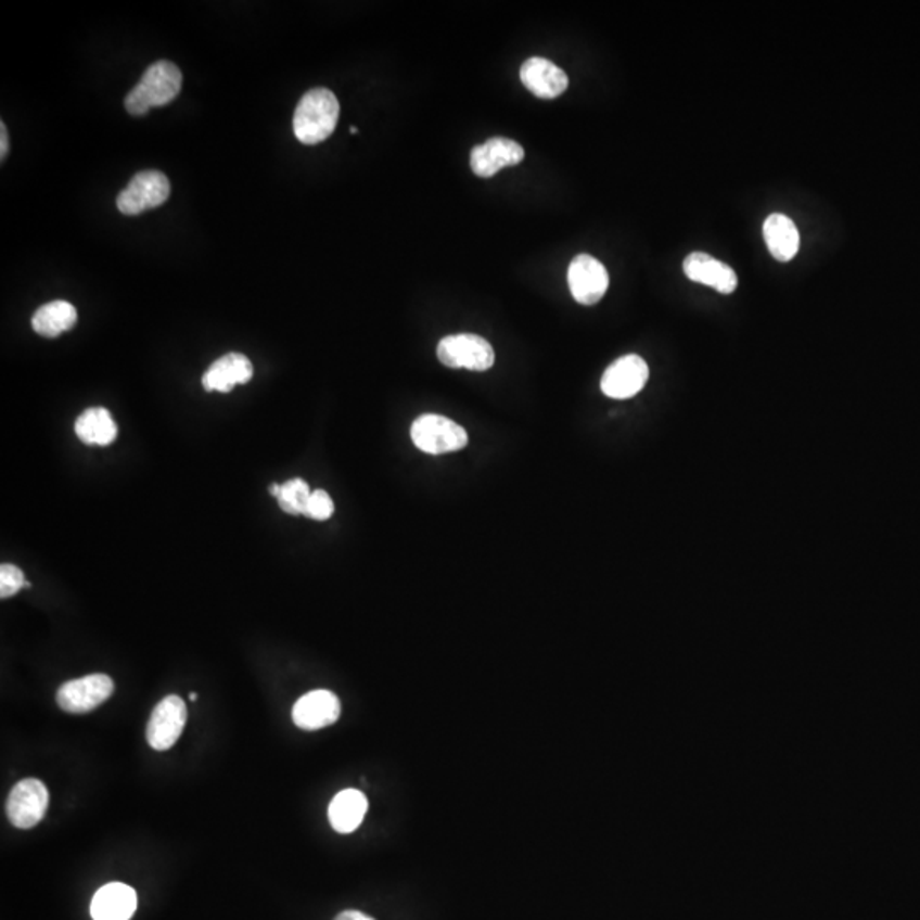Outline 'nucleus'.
<instances>
[{
  "label": "nucleus",
  "instance_id": "1",
  "mask_svg": "<svg viewBox=\"0 0 920 920\" xmlns=\"http://www.w3.org/2000/svg\"><path fill=\"white\" fill-rule=\"evenodd\" d=\"M340 118V103L333 91L310 89L302 95L294 113V133L304 145H318L333 136Z\"/></svg>",
  "mask_w": 920,
  "mask_h": 920
},
{
  "label": "nucleus",
  "instance_id": "2",
  "mask_svg": "<svg viewBox=\"0 0 920 920\" xmlns=\"http://www.w3.org/2000/svg\"><path fill=\"white\" fill-rule=\"evenodd\" d=\"M183 86L181 71L173 62L161 60L145 71L136 88L125 98V107L133 116L148 115L152 107L166 106L178 98Z\"/></svg>",
  "mask_w": 920,
  "mask_h": 920
},
{
  "label": "nucleus",
  "instance_id": "3",
  "mask_svg": "<svg viewBox=\"0 0 920 920\" xmlns=\"http://www.w3.org/2000/svg\"><path fill=\"white\" fill-rule=\"evenodd\" d=\"M411 440L421 452L430 456L457 452L468 445V432L450 418L423 414L411 425Z\"/></svg>",
  "mask_w": 920,
  "mask_h": 920
},
{
  "label": "nucleus",
  "instance_id": "4",
  "mask_svg": "<svg viewBox=\"0 0 920 920\" xmlns=\"http://www.w3.org/2000/svg\"><path fill=\"white\" fill-rule=\"evenodd\" d=\"M437 357L449 369H468L486 372L495 366L491 343L477 334H452L438 343Z\"/></svg>",
  "mask_w": 920,
  "mask_h": 920
},
{
  "label": "nucleus",
  "instance_id": "5",
  "mask_svg": "<svg viewBox=\"0 0 920 920\" xmlns=\"http://www.w3.org/2000/svg\"><path fill=\"white\" fill-rule=\"evenodd\" d=\"M171 195V183L164 173L140 171L131 178L118 199L116 207L124 215H140L157 208Z\"/></svg>",
  "mask_w": 920,
  "mask_h": 920
},
{
  "label": "nucleus",
  "instance_id": "6",
  "mask_svg": "<svg viewBox=\"0 0 920 920\" xmlns=\"http://www.w3.org/2000/svg\"><path fill=\"white\" fill-rule=\"evenodd\" d=\"M48 805H50V793L44 782L40 779L28 778L12 788L5 812L12 826L16 829L28 830L43 820Z\"/></svg>",
  "mask_w": 920,
  "mask_h": 920
},
{
  "label": "nucleus",
  "instance_id": "7",
  "mask_svg": "<svg viewBox=\"0 0 920 920\" xmlns=\"http://www.w3.org/2000/svg\"><path fill=\"white\" fill-rule=\"evenodd\" d=\"M115 682L110 675L92 674L68 680L56 692L60 710L72 714H86L100 707L112 698Z\"/></svg>",
  "mask_w": 920,
  "mask_h": 920
},
{
  "label": "nucleus",
  "instance_id": "8",
  "mask_svg": "<svg viewBox=\"0 0 920 920\" xmlns=\"http://www.w3.org/2000/svg\"><path fill=\"white\" fill-rule=\"evenodd\" d=\"M187 704L179 695H167L152 711L148 725V742L154 750L173 749L187 726Z\"/></svg>",
  "mask_w": 920,
  "mask_h": 920
},
{
  "label": "nucleus",
  "instance_id": "9",
  "mask_svg": "<svg viewBox=\"0 0 920 920\" xmlns=\"http://www.w3.org/2000/svg\"><path fill=\"white\" fill-rule=\"evenodd\" d=\"M567 285L582 306H596L609 289L605 266L590 254H578L567 268Z\"/></svg>",
  "mask_w": 920,
  "mask_h": 920
},
{
  "label": "nucleus",
  "instance_id": "10",
  "mask_svg": "<svg viewBox=\"0 0 920 920\" xmlns=\"http://www.w3.org/2000/svg\"><path fill=\"white\" fill-rule=\"evenodd\" d=\"M650 378L647 361L639 355H626L615 360L600 381V389L612 399H629L641 393Z\"/></svg>",
  "mask_w": 920,
  "mask_h": 920
},
{
  "label": "nucleus",
  "instance_id": "11",
  "mask_svg": "<svg viewBox=\"0 0 920 920\" xmlns=\"http://www.w3.org/2000/svg\"><path fill=\"white\" fill-rule=\"evenodd\" d=\"M525 159V151L519 142L504 137H495L476 145L471 151V169L480 178H491L508 166H516Z\"/></svg>",
  "mask_w": 920,
  "mask_h": 920
},
{
  "label": "nucleus",
  "instance_id": "12",
  "mask_svg": "<svg viewBox=\"0 0 920 920\" xmlns=\"http://www.w3.org/2000/svg\"><path fill=\"white\" fill-rule=\"evenodd\" d=\"M342 714V702L331 690H312L294 704L292 719L302 730H321L334 725Z\"/></svg>",
  "mask_w": 920,
  "mask_h": 920
},
{
  "label": "nucleus",
  "instance_id": "13",
  "mask_svg": "<svg viewBox=\"0 0 920 920\" xmlns=\"http://www.w3.org/2000/svg\"><path fill=\"white\" fill-rule=\"evenodd\" d=\"M520 79L525 88L540 100H554L570 86L566 72L552 64L551 60L540 56L525 60L520 68Z\"/></svg>",
  "mask_w": 920,
  "mask_h": 920
},
{
  "label": "nucleus",
  "instance_id": "14",
  "mask_svg": "<svg viewBox=\"0 0 920 920\" xmlns=\"http://www.w3.org/2000/svg\"><path fill=\"white\" fill-rule=\"evenodd\" d=\"M683 273L692 282L718 290L719 294H733L738 286L733 268L706 253H690L683 261Z\"/></svg>",
  "mask_w": 920,
  "mask_h": 920
},
{
  "label": "nucleus",
  "instance_id": "15",
  "mask_svg": "<svg viewBox=\"0 0 920 920\" xmlns=\"http://www.w3.org/2000/svg\"><path fill=\"white\" fill-rule=\"evenodd\" d=\"M253 363L242 354H227L215 360L203 375L207 393H230L235 385L247 384L253 379Z\"/></svg>",
  "mask_w": 920,
  "mask_h": 920
},
{
  "label": "nucleus",
  "instance_id": "16",
  "mask_svg": "<svg viewBox=\"0 0 920 920\" xmlns=\"http://www.w3.org/2000/svg\"><path fill=\"white\" fill-rule=\"evenodd\" d=\"M136 910V890L125 883H107L91 902L92 920H130Z\"/></svg>",
  "mask_w": 920,
  "mask_h": 920
},
{
  "label": "nucleus",
  "instance_id": "17",
  "mask_svg": "<svg viewBox=\"0 0 920 920\" xmlns=\"http://www.w3.org/2000/svg\"><path fill=\"white\" fill-rule=\"evenodd\" d=\"M764 238L772 258L781 263L791 261L800 251V232L790 217L772 214L764 223Z\"/></svg>",
  "mask_w": 920,
  "mask_h": 920
},
{
  "label": "nucleus",
  "instance_id": "18",
  "mask_svg": "<svg viewBox=\"0 0 920 920\" xmlns=\"http://www.w3.org/2000/svg\"><path fill=\"white\" fill-rule=\"evenodd\" d=\"M369 802L366 794L358 790H343L333 797L330 805V823L336 832L352 833L366 818Z\"/></svg>",
  "mask_w": 920,
  "mask_h": 920
},
{
  "label": "nucleus",
  "instance_id": "19",
  "mask_svg": "<svg viewBox=\"0 0 920 920\" xmlns=\"http://www.w3.org/2000/svg\"><path fill=\"white\" fill-rule=\"evenodd\" d=\"M76 435L86 445H112L118 437V426L106 408H89L77 418Z\"/></svg>",
  "mask_w": 920,
  "mask_h": 920
},
{
  "label": "nucleus",
  "instance_id": "20",
  "mask_svg": "<svg viewBox=\"0 0 920 920\" xmlns=\"http://www.w3.org/2000/svg\"><path fill=\"white\" fill-rule=\"evenodd\" d=\"M77 324V309L71 302L53 301L36 310L31 319L33 330L43 337H56L67 333Z\"/></svg>",
  "mask_w": 920,
  "mask_h": 920
},
{
  "label": "nucleus",
  "instance_id": "21",
  "mask_svg": "<svg viewBox=\"0 0 920 920\" xmlns=\"http://www.w3.org/2000/svg\"><path fill=\"white\" fill-rule=\"evenodd\" d=\"M310 495H312V491H310L309 484L301 477H295V480L280 484L277 501L283 512L289 513V515H304Z\"/></svg>",
  "mask_w": 920,
  "mask_h": 920
},
{
  "label": "nucleus",
  "instance_id": "22",
  "mask_svg": "<svg viewBox=\"0 0 920 920\" xmlns=\"http://www.w3.org/2000/svg\"><path fill=\"white\" fill-rule=\"evenodd\" d=\"M26 579L24 573L14 564H2L0 566V597L9 599L16 596L21 588H26Z\"/></svg>",
  "mask_w": 920,
  "mask_h": 920
},
{
  "label": "nucleus",
  "instance_id": "23",
  "mask_svg": "<svg viewBox=\"0 0 920 920\" xmlns=\"http://www.w3.org/2000/svg\"><path fill=\"white\" fill-rule=\"evenodd\" d=\"M334 513V503L331 500L330 493L324 491V489H316L310 495L309 503H307L306 513L304 515L309 516L312 520H328L333 516Z\"/></svg>",
  "mask_w": 920,
  "mask_h": 920
},
{
  "label": "nucleus",
  "instance_id": "24",
  "mask_svg": "<svg viewBox=\"0 0 920 920\" xmlns=\"http://www.w3.org/2000/svg\"><path fill=\"white\" fill-rule=\"evenodd\" d=\"M9 152V137L5 125H0V159L4 161Z\"/></svg>",
  "mask_w": 920,
  "mask_h": 920
},
{
  "label": "nucleus",
  "instance_id": "25",
  "mask_svg": "<svg viewBox=\"0 0 920 920\" xmlns=\"http://www.w3.org/2000/svg\"><path fill=\"white\" fill-rule=\"evenodd\" d=\"M334 920H375L372 917L367 916V913L358 912V910H345V912L340 913Z\"/></svg>",
  "mask_w": 920,
  "mask_h": 920
},
{
  "label": "nucleus",
  "instance_id": "26",
  "mask_svg": "<svg viewBox=\"0 0 920 920\" xmlns=\"http://www.w3.org/2000/svg\"><path fill=\"white\" fill-rule=\"evenodd\" d=\"M278 491H280V484H271L270 493L277 498Z\"/></svg>",
  "mask_w": 920,
  "mask_h": 920
},
{
  "label": "nucleus",
  "instance_id": "27",
  "mask_svg": "<svg viewBox=\"0 0 920 920\" xmlns=\"http://www.w3.org/2000/svg\"><path fill=\"white\" fill-rule=\"evenodd\" d=\"M190 701H191V702H195V701H196V694H195V692H191V694H190Z\"/></svg>",
  "mask_w": 920,
  "mask_h": 920
},
{
  "label": "nucleus",
  "instance_id": "28",
  "mask_svg": "<svg viewBox=\"0 0 920 920\" xmlns=\"http://www.w3.org/2000/svg\"><path fill=\"white\" fill-rule=\"evenodd\" d=\"M349 131H352V133H354V136H357V133H358V128H357V127H352V130H349Z\"/></svg>",
  "mask_w": 920,
  "mask_h": 920
}]
</instances>
